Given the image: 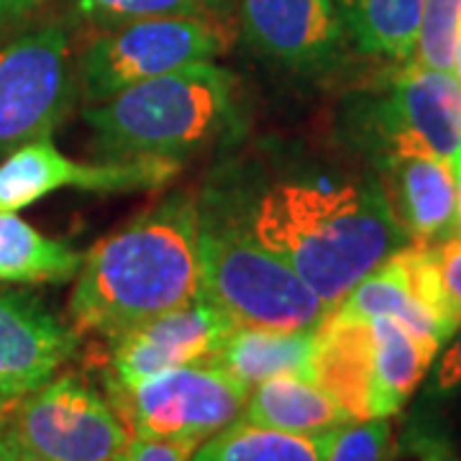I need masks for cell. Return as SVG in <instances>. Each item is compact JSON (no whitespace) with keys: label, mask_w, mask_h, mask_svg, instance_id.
<instances>
[{"label":"cell","mask_w":461,"mask_h":461,"mask_svg":"<svg viewBox=\"0 0 461 461\" xmlns=\"http://www.w3.org/2000/svg\"><path fill=\"white\" fill-rule=\"evenodd\" d=\"M200 195L290 264L330 313L411 244L379 177L300 149L264 144L236 157L215 169Z\"/></svg>","instance_id":"6da1fadb"},{"label":"cell","mask_w":461,"mask_h":461,"mask_svg":"<svg viewBox=\"0 0 461 461\" xmlns=\"http://www.w3.org/2000/svg\"><path fill=\"white\" fill-rule=\"evenodd\" d=\"M198 295V195L172 193L85 254L69 313L77 333L113 339Z\"/></svg>","instance_id":"7a4b0ae2"},{"label":"cell","mask_w":461,"mask_h":461,"mask_svg":"<svg viewBox=\"0 0 461 461\" xmlns=\"http://www.w3.org/2000/svg\"><path fill=\"white\" fill-rule=\"evenodd\" d=\"M83 121L103 162H185L244 131V108L239 103V77L213 59L151 77L98 105H87Z\"/></svg>","instance_id":"3957f363"},{"label":"cell","mask_w":461,"mask_h":461,"mask_svg":"<svg viewBox=\"0 0 461 461\" xmlns=\"http://www.w3.org/2000/svg\"><path fill=\"white\" fill-rule=\"evenodd\" d=\"M198 251L200 295L208 297L233 329L318 330L330 315L290 264L200 193Z\"/></svg>","instance_id":"277c9868"},{"label":"cell","mask_w":461,"mask_h":461,"mask_svg":"<svg viewBox=\"0 0 461 461\" xmlns=\"http://www.w3.org/2000/svg\"><path fill=\"white\" fill-rule=\"evenodd\" d=\"M230 44L233 32L221 16L139 18L98 29L77 57L80 98L98 105L151 77L213 62Z\"/></svg>","instance_id":"5b68a950"},{"label":"cell","mask_w":461,"mask_h":461,"mask_svg":"<svg viewBox=\"0 0 461 461\" xmlns=\"http://www.w3.org/2000/svg\"><path fill=\"white\" fill-rule=\"evenodd\" d=\"M346 131L375 167L411 154L451 162L461 147V80L412 62L384 93L346 111Z\"/></svg>","instance_id":"8992f818"},{"label":"cell","mask_w":461,"mask_h":461,"mask_svg":"<svg viewBox=\"0 0 461 461\" xmlns=\"http://www.w3.org/2000/svg\"><path fill=\"white\" fill-rule=\"evenodd\" d=\"M80 80L62 23L23 26L0 39V159L51 136L77 105Z\"/></svg>","instance_id":"52a82bcc"},{"label":"cell","mask_w":461,"mask_h":461,"mask_svg":"<svg viewBox=\"0 0 461 461\" xmlns=\"http://www.w3.org/2000/svg\"><path fill=\"white\" fill-rule=\"evenodd\" d=\"M105 390L131 436L203 444L241 418L251 387L205 359Z\"/></svg>","instance_id":"ba28073f"},{"label":"cell","mask_w":461,"mask_h":461,"mask_svg":"<svg viewBox=\"0 0 461 461\" xmlns=\"http://www.w3.org/2000/svg\"><path fill=\"white\" fill-rule=\"evenodd\" d=\"M5 430L23 461H113L133 438L111 400L77 375L18 397Z\"/></svg>","instance_id":"9c48e42d"},{"label":"cell","mask_w":461,"mask_h":461,"mask_svg":"<svg viewBox=\"0 0 461 461\" xmlns=\"http://www.w3.org/2000/svg\"><path fill=\"white\" fill-rule=\"evenodd\" d=\"M182 169L172 159L77 162L54 147L51 136L29 141L0 159V213H18L62 187L85 193L159 190Z\"/></svg>","instance_id":"30bf717a"},{"label":"cell","mask_w":461,"mask_h":461,"mask_svg":"<svg viewBox=\"0 0 461 461\" xmlns=\"http://www.w3.org/2000/svg\"><path fill=\"white\" fill-rule=\"evenodd\" d=\"M230 8L249 50L300 77L333 69L348 41L333 0H230Z\"/></svg>","instance_id":"8fae6325"},{"label":"cell","mask_w":461,"mask_h":461,"mask_svg":"<svg viewBox=\"0 0 461 461\" xmlns=\"http://www.w3.org/2000/svg\"><path fill=\"white\" fill-rule=\"evenodd\" d=\"M233 329L208 297L198 295L177 311L149 318L108 339V384H133L175 366L211 359Z\"/></svg>","instance_id":"7c38bea8"},{"label":"cell","mask_w":461,"mask_h":461,"mask_svg":"<svg viewBox=\"0 0 461 461\" xmlns=\"http://www.w3.org/2000/svg\"><path fill=\"white\" fill-rule=\"evenodd\" d=\"M80 346V333L36 295L0 287V393L23 397L59 375Z\"/></svg>","instance_id":"4fadbf2b"},{"label":"cell","mask_w":461,"mask_h":461,"mask_svg":"<svg viewBox=\"0 0 461 461\" xmlns=\"http://www.w3.org/2000/svg\"><path fill=\"white\" fill-rule=\"evenodd\" d=\"M377 169L393 213L411 244L436 247L459 236L461 215L451 162L411 154L387 159Z\"/></svg>","instance_id":"5bb4252c"},{"label":"cell","mask_w":461,"mask_h":461,"mask_svg":"<svg viewBox=\"0 0 461 461\" xmlns=\"http://www.w3.org/2000/svg\"><path fill=\"white\" fill-rule=\"evenodd\" d=\"M375 336L372 321L333 313L315 330L311 382L326 390L351 420L369 418Z\"/></svg>","instance_id":"9a60e30c"},{"label":"cell","mask_w":461,"mask_h":461,"mask_svg":"<svg viewBox=\"0 0 461 461\" xmlns=\"http://www.w3.org/2000/svg\"><path fill=\"white\" fill-rule=\"evenodd\" d=\"M375 357H372V390L369 418H393L411 400L415 387L429 375L441 346L418 339L395 318H372Z\"/></svg>","instance_id":"2e32d148"},{"label":"cell","mask_w":461,"mask_h":461,"mask_svg":"<svg viewBox=\"0 0 461 461\" xmlns=\"http://www.w3.org/2000/svg\"><path fill=\"white\" fill-rule=\"evenodd\" d=\"M315 330H277L236 326L229 330L208 362L226 369L230 377L254 387L264 379L293 375L311 379Z\"/></svg>","instance_id":"e0dca14e"},{"label":"cell","mask_w":461,"mask_h":461,"mask_svg":"<svg viewBox=\"0 0 461 461\" xmlns=\"http://www.w3.org/2000/svg\"><path fill=\"white\" fill-rule=\"evenodd\" d=\"M241 420L264 429L285 430V433L323 436L348 423L351 418L315 382L282 375V377L264 379L249 390Z\"/></svg>","instance_id":"ac0fdd59"},{"label":"cell","mask_w":461,"mask_h":461,"mask_svg":"<svg viewBox=\"0 0 461 461\" xmlns=\"http://www.w3.org/2000/svg\"><path fill=\"white\" fill-rule=\"evenodd\" d=\"M346 39L366 54L412 59L426 0H333Z\"/></svg>","instance_id":"d6986e66"},{"label":"cell","mask_w":461,"mask_h":461,"mask_svg":"<svg viewBox=\"0 0 461 461\" xmlns=\"http://www.w3.org/2000/svg\"><path fill=\"white\" fill-rule=\"evenodd\" d=\"M83 267V254L26 223L18 213H0V282L44 285L69 282Z\"/></svg>","instance_id":"ffe728a7"},{"label":"cell","mask_w":461,"mask_h":461,"mask_svg":"<svg viewBox=\"0 0 461 461\" xmlns=\"http://www.w3.org/2000/svg\"><path fill=\"white\" fill-rule=\"evenodd\" d=\"M329 433H285L239 418L208 441H203L195 448L193 461H323Z\"/></svg>","instance_id":"44dd1931"},{"label":"cell","mask_w":461,"mask_h":461,"mask_svg":"<svg viewBox=\"0 0 461 461\" xmlns=\"http://www.w3.org/2000/svg\"><path fill=\"white\" fill-rule=\"evenodd\" d=\"M75 16L108 29L115 23L159 16H221L226 18L230 0H67Z\"/></svg>","instance_id":"7402d4cb"},{"label":"cell","mask_w":461,"mask_h":461,"mask_svg":"<svg viewBox=\"0 0 461 461\" xmlns=\"http://www.w3.org/2000/svg\"><path fill=\"white\" fill-rule=\"evenodd\" d=\"M461 32V0H426L412 62L429 69L454 72Z\"/></svg>","instance_id":"603a6c76"},{"label":"cell","mask_w":461,"mask_h":461,"mask_svg":"<svg viewBox=\"0 0 461 461\" xmlns=\"http://www.w3.org/2000/svg\"><path fill=\"white\" fill-rule=\"evenodd\" d=\"M323 461H393L390 418L348 420L333 429Z\"/></svg>","instance_id":"cb8c5ba5"},{"label":"cell","mask_w":461,"mask_h":461,"mask_svg":"<svg viewBox=\"0 0 461 461\" xmlns=\"http://www.w3.org/2000/svg\"><path fill=\"white\" fill-rule=\"evenodd\" d=\"M433 251H436V267H438L446 326L454 336V330L461 326V233L436 244Z\"/></svg>","instance_id":"d4e9b609"},{"label":"cell","mask_w":461,"mask_h":461,"mask_svg":"<svg viewBox=\"0 0 461 461\" xmlns=\"http://www.w3.org/2000/svg\"><path fill=\"white\" fill-rule=\"evenodd\" d=\"M200 444L193 441H167V438H139L133 436L129 446L113 461H193Z\"/></svg>","instance_id":"484cf974"},{"label":"cell","mask_w":461,"mask_h":461,"mask_svg":"<svg viewBox=\"0 0 461 461\" xmlns=\"http://www.w3.org/2000/svg\"><path fill=\"white\" fill-rule=\"evenodd\" d=\"M448 341L451 344L446 346V351L436 362V369L430 375V395H451V393L461 390V326L454 330V336Z\"/></svg>","instance_id":"4316f807"},{"label":"cell","mask_w":461,"mask_h":461,"mask_svg":"<svg viewBox=\"0 0 461 461\" xmlns=\"http://www.w3.org/2000/svg\"><path fill=\"white\" fill-rule=\"evenodd\" d=\"M50 0H0V39L29 26Z\"/></svg>","instance_id":"83f0119b"},{"label":"cell","mask_w":461,"mask_h":461,"mask_svg":"<svg viewBox=\"0 0 461 461\" xmlns=\"http://www.w3.org/2000/svg\"><path fill=\"white\" fill-rule=\"evenodd\" d=\"M420 461H459L454 456L451 446L441 438H423L420 444Z\"/></svg>","instance_id":"f1b7e54d"},{"label":"cell","mask_w":461,"mask_h":461,"mask_svg":"<svg viewBox=\"0 0 461 461\" xmlns=\"http://www.w3.org/2000/svg\"><path fill=\"white\" fill-rule=\"evenodd\" d=\"M0 461H23L5 429H0Z\"/></svg>","instance_id":"f546056e"},{"label":"cell","mask_w":461,"mask_h":461,"mask_svg":"<svg viewBox=\"0 0 461 461\" xmlns=\"http://www.w3.org/2000/svg\"><path fill=\"white\" fill-rule=\"evenodd\" d=\"M18 397H8L0 393V429H5V423H8V415L14 411V405H16Z\"/></svg>","instance_id":"4dcf8cb0"},{"label":"cell","mask_w":461,"mask_h":461,"mask_svg":"<svg viewBox=\"0 0 461 461\" xmlns=\"http://www.w3.org/2000/svg\"><path fill=\"white\" fill-rule=\"evenodd\" d=\"M451 172H454V182H456V200H459V215H461V147L459 151L451 157Z\"/></svg>","instance_id":"1f68e13d"}]
</instances>
